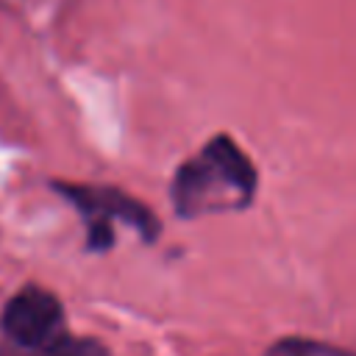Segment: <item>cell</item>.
Here are the masks:
<instances>
[{
  "label": "cell",
  "instance_id": "obj_1",
  "mask_svg": "<svg viewBox=\"0 0 356 356\" xmlns=\"http://www.w3.org/2000/svg\"><path fill=\"white\" fill-rule=\"evenodd\" d=\"M256 192V170L250 159L225 134L184 161L172 178V203L181 217H203L245 209Z\"/></svg>",
  "mask_w": 356,
  "mask_h": 356
},
{
  "label": "cell",
  "instance_id": "obj_2",
  "mask_svg": "<svg viewBox=\"0 0 356 356\" xmlns=\"http://www.w3.org/2000/svg\"><path fill=\"white\" fill-rule=\"evenodd\" d=\"M53 189L78 209L86 222V248L106 250L114 242V222H125L142 234L145 242L159 236V220L150 214L145 203L114 189V186H92V184H67L53 181Z\"/></svg>",
  "mask_w": 356,
  "mask_h": 356
},
{
  "label": "cell",
  "instance_id": "obj_3",
  "mask_svg": "<svg viewBox=\"0 0 356 356\" xmlns=\"http://www.w3.org/2000/svg\"><path fill=\"white\" fill-rule=\"evenodd\" d=\"M0 328L8 342L25 350H47L64 337L61 300L42 286H22L8 298L0 314Z\"/></svg>",
  "mask_w": 356,
  "mask_h": 356
},
{
  "label": "cell",
  "instance_id": "obj_4",
  "mask_svg": "<svg viewBox=\"0 0 356 356\" xmlns=\"http://www.w3.org/2000/svg\"><path fill=\"white\" fill-rule=\"evenodd\" d=\"M47 356H108V350L95 339H75L64 334L53 348H47Z\"/></svg>",
  "mask_w": 356,
  "mask_h": 356
},
{
  "label": "cell",
  "instance_id": "obj_5",
  "mask_svg": "<svg viewBox=\"0 0 356 356\" xmlns=\"http://www.w3.org/2000/svg\"><path fill=\"white\" fill-rule=\"evenodd\" d=\"M0 356H28V353H22V350H14V348H6V345H0Z\"/></svg>",
  "mask_w": 356,
  "mask_h": 356
}]
</instances>
